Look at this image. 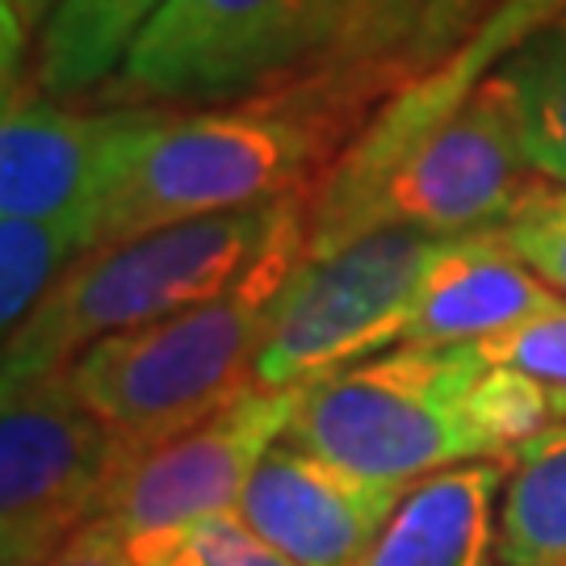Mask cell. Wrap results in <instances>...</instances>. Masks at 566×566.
<instances>
[{
  "label": "cell",
  "instance_id": "cell-14",
  "mask_svg": "<svg viewBox=\"0 0 566 566\" xmlns=\"http://www.w3.org/2000/svg\"><path fill=\"white\" fill-rule=\"evenodd\" d=\"M558 13H566V0H504L483 21V30L465 42L446 67H437V72H428V76L411 81L407 88H399L395 97H386V105L374 114V122L344 147L340 160L344 164L378 160V156L395 151L411 135L428 130L432 122H441L453 105L465 102L500 67V60H504L507 51H516L533 30H542Z\"/></svg>",
  "mask_w": 566,
  "mask_h": 566
},
{
  "label": "cell",
  "instance_id": "cell-21",
  "mask_svg": "<svg viewBox=\"0 0 566 566\" xmlns=\"http://www.w3.org/2000/svg\"><path fill=\"white\" fill-rule=\"evenodd\" d=\"M495 235L566 298V185L542 181L495 227Z\"/></svg>",
  "mask_w": 566,
  "mask_h": 566
},
{
  "label": "cell",
  "instance_id": "cell-17",
  "mask_svg": "<svg viewBox=\"0 0 566 566\" xmlns=\"http://www.w3.org/2000/svg\"><path fill=\"white\" fill-rule=\"evenodd\" d=\"M424 9L428 0H344L336 42L311 76L361 105L378 93L395 97L403 88V67Z\"/></svg>",
  "mask_w": 566,
  "mask_h": 566
},
{
  "label": "cell",
  "instance_id": "cell-27",
  "mask_svg": "<svg viewBox=\"0 0 566 566\" xmlns=\"http://www.w3.org/2000/svg\"><path fill=\"white\" fill-rule=\"evenodd\" d=\"M0 9H9L30 34H42V21L51 18L55 0H0Z\"/></svg>",
  "mask_w": 566,
  "mask_h": 566
},
{
  "label": "cell",
  "instance_id": "cell-2",
  "mask_svg": "<svg viewBox=\"0 0 566 566\" xmlns=\"http://www.w3.org/2000/svg\"><path fill=\"white\" fill-rule=\"evenodd\" d=\"M298 235H306V198L93 248L51 285L34 315L4 336L0 382L21 386L60 374L97 340L210 303Z\"/></svg>",
  "mask_w": 566,
  "mask_h": 566
},
{
  "label": "cell",
  "instance_id": "cell-12",
  "mask_svg": "<svg viewBox=\"0 0 566 566\" xmlns=\"http://www.w3.org/2000/svg\"><path fill=\"white\" fill-rule=\"evenodd\" d=\"M563 303L495 231H474L446 243L420 285L403 327L416 348H465L504 336Z\"/></svg>",
  "mask_w": 566,
  "mask_h": 566
},
{
  "label": "cell",
  "instance_id": "cell-3",
  "mask_svg": "<svg viewBox=\"0 0 566 566\" xmlns=\"http://www.w3.org/2000/svg\"><path fill=\"white\" fill-rule=\"evenodd\" d=\"M542 181L504 88L486 76L446 118L395 151L332 164L306 219V261L332 256L369 231H420L437 240L495 231Z\"/></svg>",
  "mask_w": 566,
  "mask_h": 566
},
{
  "label": "cell",
  "instance_id": "cell-8",
  "mask_svg": "<svg viewBox=\"0 0 566 566\" xmlns=\"http://www.w3.org/2000/svg\"><path fill=\"white\" fill-rule=\"evenodd\" d=\"M298 399L303 386H252L210 420L130 458L102 516L118 528L135 566H168L206 521L240 507L264 453L285 441Z\"/></svg>",
  "mask_w": 566,
  "mask_h": 566
},
{
  "label": "cell",
  "instance_id": "cell-20",
  "mask_svg": "<svg viewBox=\"0 0 566 566\" xmlns=\"http://www.w3.org/2000/svg\"><path fill=\"white\" fill-rule=\"evenodd\" d=\"M465 420L479 437L486 462H512L525 446L563 424L566 411L554 390L507 365H483L465 395Z\"/></svg>",
  "mask_w": 566,
  "mask_h": 566
},
{
  "label": "cell",
  "instance_id": "cell-15",
  "mask_svg": "<svg viewBox=\"0 0 566 566\" xmlns=\"http://www.w3.org/2000/svg\"><path fill=\"white\" fill-rule=\"evenodd\" d=\"M160 9L164 0H55L34 46V88L51 102L105 93Z\"/></svg>",
  "mask_w": 566,
  "mask_h": 566
},
{
  "label": "cell",
  "instance_id": "cell-28",
  "mask_svg": "<svg viewBox=\"0 0 566 566\" xmlns=\"http://www.w3.org/2000/svg\"><path fill=\"white\" fill-rule=\"evenodd\" d=\"M168 566H189V558H185V554H177V558H172Z\"/></svg>",
  "mask_w": 566,
  "mask_h": 566
},
{
  "label": "cell",
  "instance_id": "cell-26",
  "mask_svg": "<svg viewBox=\"0 0 566 566\" xmlns=\"http://www.w3.org/2000/svg\"><path fill=\"white\" fill-rule=\"evenodd\" d=\"M294 9H298V46H303V72H298V81H303V76H311L319 67V60H324L327 51H332L344 18V0H294Z\"/></svg>",
  "mask_w": 566,
  "mask_h": 566
},
{
  "label": "cell",
  "instance_id": "cell-10",
  "mask_svg": "<svg viewBox=\"0 0 566 566\" xmlns=\"http://www.w3.org/2000/svg\"><path fill=\"white\" fill-rule=\"evenodd\" d=\"M172 109H72L25 88L0 122V219H81L88 248L105 206Z\"/></svg>",
  "mask_w": 566,
  "mask_h": 566
},
{
  "label": "cell",
  "instance_id": "cell-11",
  "mask_svg": "<svg viewBox=\"0 0 566 566\" xmlns=\"http://www.w3.org/2000/svg\"><path fill=\"white\" fill-rule=\"evenodd\" d=\"M407 491L282 441L256 465L235 516L294 566H361Z\"/></svg>",
  "mask_w": 566,
  "mask_h": 566
},
{
  "label": "cell",
  "instance_id": "cell-9",
  "mask_svg": "<svg viewBox=\"0 0 566 566\" xmlns=\"http://www.w3.org/2000/svg\"><path fill=\"white\" fill-rule=\"evenodd\" d=\"M294 0H164L109 81L114 105H235L298 81Z\"/></svg>",
  "mask_w": 566,
  "mask_h": 566
},
{
  "label": "cell",
  "instance_id": "cell-6",
  "mask_svg": "<svg viewBox=\"0 0 566 566\" xmlns=\"http://www.w3.org/2000/svg\"><path fill=\"white\" fill-rule=\"evenodd\" d=\"M446 243L420 231H369L332 256H303L269 315L256 386H306L403 344L411 306Z\"/></svg>",
  "mask_w": 566,
  "mask_h": 566
},
{
  "label": "cell",
  "instance_id": "cell-24",
  "mask_svg": "<svg viewBox=\"0 0 566 566\" xmlns=\"http://www.w3.org/2000/svg\"><path fill=\"white\" fill-rule=\"evenodd\" d=\"M189 566H294L285 554L264 542L261 533L243 525L240 516H219V521H206L181 549Z\"/></svg>",
  "mask_w": 566,
  "mask_h": 566
},
{
  "label": "cell",
  "instance_id": "cell-18",
  "mask_svg": "<svg viewBox=\"0 0 566 566\" xmlns=\"http://www.w3.org/2000/svg\"><path fill=\"white\" fill-rule=\"evenodd\" d=\"M491 81L504 88L521 122L528 164L546 181L566 185V13L507 51Z\"/></svg>",
  "mask_w": 566,
  "mask_h": 566
},
{
  "label": "cell",
  "instance_id": "cell-19",
  "mask_svg": "<svg viewBox=\"0 0 566 566\" xmlns=\"http://www.w3.org/2000/svg\"><path fill=\"white\" fill-rule=\"evenodd\" d=\"M88 252L81 219H0V324L18 332L72 264Z\"/></svg>",
  "mask_w": 566,
  "mask_h": 566
},
{
  "label": "cell",
  "instance_id": "cell-16",
  "mask_svg": "<svg viewBox=\"0 0 566 566\" xmlns=\"http://www.w3.org/2000/svg\"><path fill=\"white\" fill-rule=\"evenodd\" d=\"M495 558L500 566H566V420L507 462Z\"/></svg>",
  "mask_w": 566,
  "mask_h": 566
},
{
  "label": "cell",
  "instance_id": "cell-4",
  "mask_svg": "<svg viewBox=\"0 0 566 566\" xmlns=\"http://www.w3.org/2000/svg\"><path fill=\"white\" fill-rule=\"evenodd\" d=\"M303 256L306 235H298L219 298L97 340L67 365L84 407L114 428L135 458L223 411L256 386L269 315Z\"/></svg>",
  "mask_w": 566,
  "mask_h": 566
},
{
  "label": "cell",
  "instance_id": "cell-1",
  "mask_svg": "<svg viewBox=\"0 0 566 566\" xmlns=\"http://www.w3.org/2000/svg\"><path fill=\"white\" fill-rule=\"evenodd\" d=\"M357 109L361 102L315 76L235 105L172 109L105 206L93 248L303 198L332 172Z\"/></svg>",
  "mask_w": 566,
  "mask_h": 566
},
{
  "label": "cell",
  "instance_id": "cell-7",
  "mask_svg": "<svg viewBox=\"0 0 566 566\" xmlns=\"http://www.w3.org/2000/svg\"><path fill=\"white\" fill-rule=\"evenodd\" d=\"M130 458V446L84 407L67 369L4 386L0 566H42L97 521Z\"/></svg>",
  "mask_w": 566,
  "mask_h": 566
},
{
  "label": "cell",
  "instance_id": "cell-13",
  "mask_svg": "<svg viewBox=\"0 0 566 566\" xmlns=\"http://www.w3.org/2000/svg\"><path fill=\"white\" fill-rule=\"evenodd\" d=\"M504 483L507 462H465L416 483L361 566H500Z\"/></svg>",
  "mask_w": 566,
  "mask_h": 566
},
{
  "label": "cell",
  "instance_id": "cell-23",
  "mask_svg": "<svg viewBox=\"0 0 566 566\" xmlns=\"http://www.w3.org/2000/svg\"><path fill=\"white\" fill-rule=\"evenodd\" d=\"M504 0H428L420 34L411 42V55L403 67V88L428 72L446 67L465 42L483 30V21L500 9Z\"/></svg>",
  "mask_w": 566,
  "mask_h": 566
},
{
  "label": "cell",
  "instance_id": "cell-25",
  "mask_svg": "<svg viewBox=\"0 0 566 566\" xmlns=\"http://www.w3.org/2000/svg\"><path fill=\"white\" fill-rule=\"evenodd\" d=\"M42 566H135V558H130L126 542L118 537V528L109 525L105 516H97L72 542H63Z\"/></svg>",
  "mask_w": 566,
  "mask_h": 566
},
{
  "label": "cell",
  "instance_id": "cell-22",
  "mask_svg": "<svg viewBox=\"0 0 566 566\" xmlns=\"http://www.w3.org/2000/svg\"><path fill=\"white\" fill-rule=\"evenodd\" d=\"M474 353L483 365H507V369H521L542 386H549L566 411V298L554 311L512 327L495 340L474 344Z\"/></svg>",
  "mask_w": 566,
  "mask_h": 566
},
{
  "label": "cell",
  "instance_id": "cell-5",
  "mask_svg": "<svg viewBox=\"0 0 566 566\" xmlns=\"http://www.w3.org/2000/svg\"><path fill=\"white\" fill-rule=\"evenodd\" d=\"M479 374L474 344H395L306 382L285 441L386 486H416L453 465L486 462L465 420V395Z\"/></svg>",
  "mask_w": 566,
  "mask_h": 566
}]
</instances>
